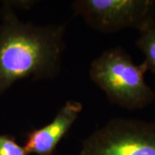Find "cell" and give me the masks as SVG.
Returning a JSON list of instances; mask_svg holds the SVG:
<instances>
[{
	"mask_svg": "<svg viewBox=\"0 0 155 155\" xmlns=\"http://www.w3.org/2000/svg\"><path fill=\"white\" fill-rule=\"evenodd\" d=\"M66 23L22 22L9 1L0 10V98L21 80L55 78L66 49Z\"/></svg>",
	"mask_w": 155,
	"mask_h": 155,
	"instance_id": "cell-1",
	"label": "cell"
},
{
	"mask_svg": "<svg viewBox=\"0 0 155 155\" xmlns=\"http://www.w3.org/2000/svg\"><path fill=\"white\" fill-rule=\"evenodd\" d=\"M144 63H134L122 47L103 52L90 66V78L112 104L128 110H142L155 101V92L146 82Z\"/></svg>",
	"mask_w": 155,
	"mask_h": 155,
	"instance_id": "cell-2",
	"label": "cell"
},
{
	"mask_svg": "<svg viewBox=\"0 0 155 155\" xmlns=\"http://www.w3.org/2000/svg\"><path fill=\"white\" fill-rule=\"evenodd\" d=\"M76 155H155V121L113 118L83 140Z\"/></svg>",
	"mask_w": 155,
	"mask_h": 155,
	"instance_id": "cell-3",
	"label": "cell"
},
{
	"mask_svg": "<svg viewBox=\"0 0 155 155\" xmlns=\"http://www.w3.org/2000/svg\"><path fill=\"white\" fill-rule=\"evenodd\" d=\"M72 8L75 16L100 33L127 28L140 32L155 23V0H75Z\"/></svg>",
	"mask_w": 155,
	"mask_h": 155,
	"instance_id": "cell-4",
	"label": "cell"
},
{
	"mask_svg": "<svg viewBox=\"0 0 155 155\" xmlns=\"http://www.w3.org/2000/svg\"><path fill=\"white\" fill-rule=\"evenodd\" d=\"M83 110V104L70 99L65 103L48 124L30 130L23 145L28 154L54 155L63 138L77 121Z\"/></svg>",
	"mask_w": 155,
	"mask_h": 155,
	"instance_id": "cell-5",
	"label": "cell"
},
{
	"mask_svg": "<svg viewBox=\"0 0 155 155\" xmlns=\"http://www.w3.org/2000/svg\"><path fill=\"white\" fill-rule=\"evenodd\" d=\"M136 47L144 55L143 61L147 71L155 74V23L139 32Z\"/></svg>",
	"mask_w": 155,
	"mask_h": 155,
	"instance_id": "cell-6",
	"label": "cell"
},
{
	"mask_svg": "<svg viewBox=\"0 0 155 155\" xmlns=\"http://www.w3.org/2000/svg\"><path fill=\"white\" fill-rule=\"evenodd\" d=\"M0 155H29L14 136L0 133Z\"/></svg>",
	"mask_w": 155,
	"mask_h": 155,
	"instance_id": "cell-7",
	"label": "cell"
}]
</instances>
